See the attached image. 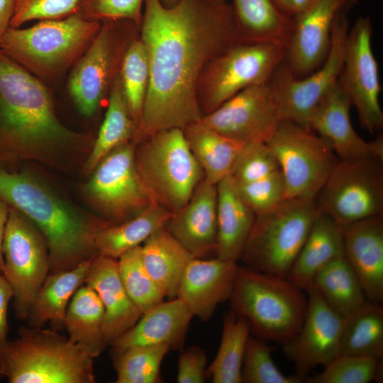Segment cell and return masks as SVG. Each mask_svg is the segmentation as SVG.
Returning <instances> with one entry per match:
<instances>
[{
    "label": "cell",
    "instance_id": "cell-53",
    "mask_svg": "<svg viewBox=\"0 0 383 383\" xmlns=\"http://www.w3.org/2000/svg\"><path fill=\"white\" fill-rule=\"evenodd\" d=\"M1 377H3V376L1 375V372H0V378Z\"/></svg>",
    "mask_w": 383,
    "mask_h": 383
},
{
    "label": "cell",
    "instance_id": "cell-45",
    "mask_svg": "<svg viewBox=\"0 0 383 383\" xmlns=\"http://www.w3.org/2000/svg\"><path fill=\"white\" fill-rule=\"evenodd\" d=\"M82 0H15L11 28L33 20L60 19L77 11Z\"/></svg>",
    "mask_w": 383,
    "mask_h": 383
},
{
    "label": "cell",
    "instance_id": "cell-14",
    "mask_svg": "<svg viewBox=\"0 0 383 383\" xmlns=\"http://www.w3.org/2000/svg\"><path fill=\"white\" fill-rule=\"evenodd\" d=\"M348 30V20L343 11L334 21L330 50L325 61L309 75L296 77L285 61L274 70L270 83L282 120L310 130L312 112L338 80Z\"/></svg>",
    "mask_w": 383,
    "mask_h": 383
},
{
    "label": "cell",
    "instance_id": "cell-34",
    "mask_svg": "<svg viewBox=\"0 0 383 383\" xmlns=\"http://www.w3.org/2000/svg\"><path fill=\"white\" fill-rule=\"evenodd\" d=\"M171 214L151 201L134 217L102 227L95 237L96 249L100 255L118 259L129 250L141 245L152 234L164 227Z\"/></svg>",
    "mask_w": 383,
    "mask_h": 383
},
{
    "label": "cell",
    "instance_id": "cell-47",
    "mask_svg": "<svg viewBox=\"0 0 383 383\" xmlns=\"http://www.w3.org/2000/svg\"><path fill=\"white\" fill-rule=\"evenodd\" d=\"M11 299L12 289L4 275L0 273V350L8 341V309Z\"/></svg>",
    "mask_w": 383,
    "mask_h": 383
},
{
    "label": "cell",
    "instance_id": "cell-23",
    "mask_svg": "<svg viewBox=\"0 0 383 383\" xmlns=\"http://www.w3.org/2000/svg\"><path fill=\"white\" fill-rule=\"evenodd\" d=\"M167 231L194 257L202 258L216 250L217 242V188L204 178L187 203L172 213Z\"/></svg>",
    "mask_w": 383,
    "mask_h": 383
},
{
    "label": "cell",
    "instance_id": "cell-1",
    "mask_svg": "<svg viewBox=\"0 0 383 383\" xmlns=\"http://www.w3.org/2000/svg\"><path fill=\"white\" fill-rule=\"evenodd\" d=\"M140 38L148 55L150 80L134 143L201 121L199 76L213 59L239 43L231 4L211 0H179L171 7L144 0Z\"/></svg>",
    "mask_w": 383,
    "mask_h": 383
},
{
    "label": "cell",
    "instance_id": "cell-4",
    "mask_svg": "<svg viewBox=\"0 0 383 383\" xmlns=\"http://www.w3.org/2000/svg\"><path fill=\"white\" fill-rule=\"evenodd\" d=\"M0 350V372L9 383H94V359L68 336L21 326Z\"/></svg>",
    "mask_w": 383,
    "mask_h": 383
},
{
    "label": "cell",
    "instance_id": "cell-2",
    "mask_svg": "<svg viewBox=\"0 0 383 383\" xmlns=\"http://www.w3.org/2000/svg\"><path fill=\"white\" fill-rule=\"evenodd\" d=\"M77 138L58 119L40 79L0 48V169L48 158Z\"/></svg>",
    "mask_w": 383,
    "mask_h": 383
},
{
    "label": "cell",
    "instance_id": "cell-52",
    "mask_svg": "<svg viewBox=\"0 0 383 383\" xmlns=\"http://www.w3.org/2000/svg\"><path fill=\"white\" fill-rule=\"evenodd\" d=\"M179 0H160L161 3L165 7H171L176 4ZM214 2L223 3L226 1V0H211Z\"/></svg>",
    "mask_w": 383,
    "mask_h": 383
},
{
    "label": "cell",
    "instance_id": "cell-12",
    "mask_svg": "<svg viewBox=\"0 0 383 383\" xmlns=\"http://www.w3.org/2000/svg\"><path fill=\"white\" fill-rule=\"evenodd\" d=\"M266 144L281 168L286 199H315L338 161L326 140L286 120Z\"/></svg>",
    "mask_w": 383,
    "mask_h": 383
},
{
    "label": "cell",
    "instance_id": "cell-49",
    "mask_svg": "<svg viewBox=\"0 0 383 383\" xmlns=\"http://www.w3.org/2000/svg\"><path fill=\"white\" fill-rule=\"evenodd\" d=\"M10 206L0 197V273L4 270V260L1 251L2 242L9 215Z\"/></svg>",
    "mask_w": 383,
    "mask_h": 383
},
{
    "label": "cell",
    "instance_id": "cell-48",
    "mask_svg": "<svg viewBox=\"0 0 383 383\" xmlns=\"http://www.w3.org/2000/svg\"><path fill=\"white\" fill-rule=\"evenodd\" d=\"M15 0H0V43L11 28Z\"/></svg>",
    "mask_w": 383,
    "mask_h": 383
},
{
    "label": "cell",
    "instance_id": "cell-38",
    "mask_svg": "<svg viewBox=\"0 0 383 383\" xmlns=\"http://www.w3.org/2000/svg\"><path fill=\"white\" fill-rule=\"evenodd\" d=\"M250 333L244 318L233 311L224 316L220 345L206 371L213 383H243V360Z\"/></svg>",
    "mask_w": 383,
    "mask_h": 383
},
{
    "label": "cell",
    "instance_id": "cell-24",
    "mask_svg": "<svg viewBox=\"0 0 383 383\" xmlns=\"http://www.w3.org/2000/svg\"><path fill=\"white\" fill-rule=\"evenodd\" d=\"M344 255L368 300L383 301V216L341 226Z\"/></svg>",
    "mask_w": 383,
    "mask_h": 383
},
{
    "label": "cell",
    "instance_id": "cell-3",
    "mask_svg": "<svg viewBox=\"0 0 383 383\" xmlns=\"http://www.w3.org/2000/svg\"><path fill=\"white\" fill-rule=\"evenodd\" d=\"M0 197L28 218L45 237L50 273L70 270L99 254L96 235L109 223L79 213L27 172L0 169Z\"/></svg>",
    "mask_w": 383,
    "mask_h": 383
},
{
    "label": "cell",
    "instance_id": "cell-11",
    "mask_svg": "<svg viewBox=\"0 0 383 383\" xmlns=\"http://www.w3.org/2000/svg\"><path fill=\"white\" fill-rule=\"evenodd\" d=\"M383 159L338 160L315 201L340 226L383 216Z\"/></svg>",
    "mask_w": 383,
    "mask_h": 383
},
{
    "label": "cell",
    "instance_id": "cell-50",
    "mask_svg": "<svg viewBox=\"0 0 383 383\" xmlns=\"http://www.w3.org/2000/svg\"><path fill=\"white\" fill-rule=\"evenodd\" d=\"M316 0H290L293 18L311 7Z\"/></svg>",
    "mask_w": 383,
    "mask_h": 383
},
{
    "label": "cell",
    "instance_id": "cell-29",
    "mask_svg": "<svg viewBox=\"0 0 383 383\" xmlns=\"http://www.w3.org/2000/svg\"><path fill=\"white\" fill-rule=\"evenodd\" d=\"M231 6L239 43H267L287 49L294 18L279 11L272 0H233Z\"/></svg>",
    "mask_w": 383,
    "mask_h": 383
},
{
    "label": "cell",
    "instance_id": "cell-31",
    "mask_svg": "<svg viewBox=\"0 0 383 383\" xmlns=\"http://www.w3.org/2000/svg\"><path fill=\"white\" fill-rule=\"evenodd\" d=\"M183 131L208 182L217 184L231 174L245 143L229 138L201 121L186 127Z\"/></svg>",
    "mask_w": 383,
    "mask_h": 383
},
{
    "label": "cell",
    "instance_id": "cell-8",
    "mask_svg": "<svg viewBox=\"0 0 383 383\" xmlns=\"http://www.w3.org/2000/svg\"><path fill=\"white\" fill-rule=\"evenodd\" d=\"M321 212L315 199L292 198L256 215L240 260L249 269L286 277Z\"/></svg>",
    "mask_w": 383,
    "mask_h": 383
},
{
    "label": "cell",
    "instance_id": "cell-46",
    "mask_svg": "<svg viewBox=\"0 0 383 383\" xmlns=\"http://www.w3.org/2000/svg\"><path fill=\"white\" fill-rule=\"evenodd\" d=\"M207 357L204 350L196 345L182 352L178 360L177 382L202 383L206 377Z\"/></svg>",
    "mask_w": 383,
    "mask_h": 383
},
{
    "label": "cell",
    "instance_id": "cell-19",
    "mask_svg": "<svg viewBox=\"0 0 383 383\" xmlns=\"http://www.w3.org/2000/svg\"><path fill=\"white\" fill-rule=\"evenodd\" d=\"M356 3L357 0H316L294 17L285 62L296 77L309 75L323 63L330 50L336 16Z\"/></svg>",
    "mask_w": 383,
    "mask_h": 383
},
{
    "label": "cell",
    "instance_id": "cell-39",
    "mask_svg": "<svg viewBox=\"0 0 383 383\" xmlns=\"http://www.w3.org/2000/svg\"><path fill=\"white\" fill-rule=\"evenodd\" d=\"M119 75L130 114L138 126L150 80L148 55L140 36L127 48Z\"/></svg>",
    "mask_w": 383,
    "mask_h": 383
},
{
    "label": "cell",
    "instance_id": "cell-36",
    "mask_svg": "<svg viewBox=\"0 0 383 383\" xmlns=\"http://www.w3.org/2000/svg\"><path fill=\"white\" fill-rule=\"evenodd\" d=\"M340 355L383 359V307L367 300L343 318Z\"/></svg>",
    "mask_w": 383,
    "mask_h": 383
},
{
    "label": "cell",
    "instance_id": "cell-26",
    "mask_svg": "<svg viewBox=\"0 0 383 383\" xmlns=\"http://www.w3.org/2000/svg\"><path fill=\"white\" fill-rule=\"evenodd\" d=\"M193 317L179 299L163 301L143 313L133 326L110 345L113 356L135 345L166 344L170 350H179Z\"/></svg>",
    "mask_w": 383,
    "mask_h": 383
},
{
    "label": "cell",
    "instance_id": "cell-32",
    "mask_svg": "<svg viewBox=\"0 0 383 383\" xmlns=\"http://www.w3.org/2000/svg\"><path fill=\"white\" fill-rule=\"evenodd\" d=\"M104 308L96 292L84 284L71 298L63 325L70 340L93 358L108 346L103 334Z\"/></svg>",
    "mask_w": 383,
    "mask_h": 383
},
{
    "label": "cell",
    "instance_id": "cell-30",
    "mask_svg": "<svg viewBox=\"0 0 383 383\" xmlns=\"http://www.w3.org/2000/svg\"><path fill=\"white\" fill-rule=\"evenodd\" d=\"M91 260L70 270L48 275L26 319L30 326L43 327L49 322L55 330L64 328L68 304L78 288L85 283Z\"/></svg>",
    "mask_w": 383,
    "mask_h": 383
},
{
    "label": "cell",
    "instance_id": "cell-10",
    "mask_svg": "<svg viewBox=\"0 0 383 383\" xmlns=\"http://www.w3.org/2000/svg\"><path fill=\"white\" fill-rule=\"evenodd\" d=\"M140 36V27L128 20L101 22L96 37L75 62L68 79V91L79 111L96 113L111 91L123 57Z\"/></svg>",
    "mask_w": 383,
    "mask_h": 383
},
{
    "label": "cell",
    "instance_id": "cell-41",
    "mask_svg": "<svg viewBox=\"0 0 383 383\" xmlns=\"http://www.w3.org/2000/svg\"><path fill=\"white\" fill-rule=\"evenodd\" d=\"M170 350L166 344L135 345L114 356L116 383H159L162 361Z\"/></svg>",
    "mask_w": 383,
    "mask_h": 383
},
{
    "label": "cell",
    "instance_id": "cell-40",
    "mask_svg": "<svg viewBox=\"0 0 383 383\" xmlns=\"http://www.w3.org/2000/svg\"><path fill=\"white\" fill-rule=\"evenodd\" d=\"M117 260L124 289L142 313L164 301L165 294L144 265L141 245L126 252Z\"/></svg>",
    "mask_w": 383,
    "mask_h": 383
},
{
    "label": "cell",
    "instance_id": "cell-51",
    "mask_svg": "<svg viewBox=\"0 0 383 383\" xmlns=\"http://www.w3.org/2000/svg\"><path fill=\"white\" fill-rule=\"evenodd\" d=\"M277 9L284 14L293 18L290 0H272Z\"/></svg>",
    "mask_w": 383,
    "mask_h": 383
},
{
    "label": "cell",
    "instance_id": "cell-21",
    "mask_svg": "<svg viewBox=\"0 0 383 383\" xmlns=\"http://www.w3.org/2000/svg\"><path fill=\"white\" fill-rule=\"evenodd\" d=\"M352 102L338 82L312 112L309 128L326 140L338 160L368 157L383 159V138L367 142L355 131L350 118Z\"/></svg>",
    "mask_w": 383,
    "mask_h": 383
},
{
    "label": "cell",
    "instance_id": "cell-35",
    "mask_svg": "<svg viewBox=\"0 0 383 383\" xmlns=\"http://www.w3.org/2000/svg\"><path fill=\"white\" fill-rule=\"evenodd\" d=\"M311 286L326 304L343 318L357 311L367 300L345 255L323 267L315 276Z\"/></svg>",
    "mask_w": 383,
    "mask_h": 383
},
{
    "label": "cell",
    "instance_id": "cell-7",
    "mask_svg": "<svg viewBox=\"0 0 383 383\" xmlns=\"http://www.w3.org/2000/svg\"><path fill=\"white\" fill-rule=\"evenodd\" d=\"M134 159L150 200L171 213L187 203L204 178L181 128L161 130L135 143Z\"/></svg>",
    "mask_w": 383,
    "mask_h": 383
},
{
    "label": "cell",
    "instance_id": "cell-20",
    "mask_svg": "<svg viewBox=\"0 0 383 383\" xmlns=\"http://www.w3.org/2000/svg\"><path fill=\"white\" fill-rule=\"evenodd\" d=\"M245 203L259 215L286 199L279 165L266 143L245 144L231 174Z\"/></svg>",
    "mask_w": 383,
    "mask_h": 383
},
{
    "label": "cell",
    "instance_id": "cell-17",
    "mask_svg": "<svg viewBox=\"0 0 383 383\" xmlns=\"http://www.w3.org/2000/svg\"><path fill=\"white\" fill-rule=\"evenodd\" d=\"M268 82L242 90L201 122L218 133L245 144L266 143L282 121Z\"/></svg>",
    "mask_w": 383,
    "mask_h": 383
},
{
    "label": "cell",
    "instance_id": "cell-25",
    "mask_svg": "<svg viewBox=\"0 0 383 383\" xmlns=\"http://www.w3.org/2000/svg\"><path fill=\"white\" fill-rule=\"evenodd\" d=\"M85 284L92 288L104 308L103 334L108 345L129 330L142 316L122 284L117 259L100 254L90 263Z\"/></svg>",
    "mask_w": 383,
    "mask_h": 383
},
{
    "label": "cell",
    "instance_id": "cell-5",
    "mask_svg": "<svg viewBox=\"0 0 383 383\" xmlns=\"http://www.w3.org/2000/svg\"><path fill=\"white\" fill-rule=\"evenodd\" d=\"M229 301L255 337L281 345L297 335L308 305L306 291L287 277L245 266H238Z\"/></svg>",
    "mask_w": 383,
    "mask_h": 383
},
{
    "label": "cell",
    "instance_id": "cell-16",
    "mask_svg": "<svg viewBox=\"0 0 383 383\" xmlns=\"http://www.w3.org/2000/svg\"><path fill=\"white\" fill-rule=\"evenodd\" d=\"M372 24L360 16L348 30L338 83L349 96L362 128L371 134L383 127L378 64L372 48Z\"/></svg>",
    "mask_w": 383,
    "mask_h": 383
},
{
    "label": "cell",
    "instance_id": "cell-13",
    "mask_svg": "<svg viewBox=\"0 0 383 383\" xmlns=\"http://www.w3.org/2000/svg\"><path fill=\"white\" fill-rule=\"evenodd\" d=\"M1 251L4 260L2 274L13 291L15 318L26 320L37 294L50 274L48 243L28 218L10 207Z\"/></svg>",
    "mask_w": 383,
    "mask_h": 383
},
{
    "label": "cell",
    "instance_id": "cell-27",
    "mask_svg": "<svg viewBox=\"0 0 383 383\" xmlns=\"http://www.w3.org/2000/svg\"><path fill=\"white\" fill-rule=\"evenodd\" d=\"M216 257L237 262L252 230L256 215L240 197L232 177L217 184Z\"/></svg>",
    "mask_w": 383,
    "mask_h": 383
},
{
    "label": "cell",
    "instance_id": "cell-43",
    "mask_svg": "<svg viewBox=\"0 0 383 383\" xmlns=\"http://www.w3.org/2000/svg\"><path fill=\"white\" fill-rule=\"evenodd\" d=\"M274 349L265 340L250 335L243 360V383L304 382L296 374L287 375L279 370L272 357Z\"/></svg>",
    "mask_w": 383,
    "mask_h": 383
},
{
    "label": "cell",
    "instance_id": "cell-15",
    "mask_svg": "<svg viewBox=\"0 0 383 383\" xmlns=\"http://www.w3.org/2000/svg\"><path fill=\"white\" fill-rule=\"evenodd\" d=\"M134 148L131 140L109 152L84 186L87 195L111 224L134 217L151 201L136 170Z\"/></svg>",
    "mask_w": 383,
    "mask_h": 383
},
{
    "label": "cell",
    "instance_id": "cell-22",
    "mask_svg": "<svg viewBox=\"0 0 383 383\" xmlns=\"http://www.w3.org/2000/svg\"><path fill=\"white\" fill-rule=\"evenodd\" d=\"M238 266L235 261L218 257L193 258L181 277L177 298L194 316L209 320L218 304L229 300Z\"/></svg>",
    "mask_w": 383,
    "mask_h": 383
},
{
    "label": "cell",
    "instance_id": "cell-33",
    "mask_svg": "<svg viewBox=\"0 0 383 383\" xmlns=\"http://www.w3.org/2000/svg\"><path fill=\"white\" fill-rule=\"evenodd\" d=\"M142 247L144 265L166 297H177L184 269L194 258L165 228L152 234Z\"/></svg>",
    "mask_w": 383,
    "mask_h": 383
},
{
    "label": "cell",
    "instance_id": "cell-9",
    "mask_svg": "<svg viewBox=\"0 0 383 383\" xmlns=\"http://www.w3.org/2000/svg\"><path fill=\"white\" fill-rule=\"evenodd\" d=\"M287 50L267 43H236L208 63L196 87L202 116L245 88L268 82L285 61Z\"/></svg>",
    "mask_w": 383,
    "mask_h": 383
},
{
    "label": "cell",
    "instance_id": "cell-6",
    "mask_svg": "<svg viewBox=\"0 0 383 383\" xmlns=\"http://www.w3.org/2000/svg\"><path fill=\"white\" fill-rule=\"evenodd\" d=\"M101 26V21L88 20L77 11L28 28H10L0 48L37 77H53L75 64Z\"/></svg>",
    "mask_w": 383,
    "mask_h": 383
},
{
    "label": "cell",
    "instance_id": "cell-42",
    "mask_svg": "<svg viewBox=\"0 0 383 383\" xmlns=\"http://www.w3.org/2000/svg\"><path fill=\"white\" fill-rule=\"evenodd\" d=\"M382 360L356 355H339L324 370L315 375H309L307 383H369L382 382Z\"/></svg>",
    "mask_w": 383,
    "mask_h": 383
},
{
    "label": "cell",
    "instance_id": "cell-28",
    "mask_svg": "<svg viewBox=\"0 0 383 383\" xmlns=\"http://www.w3.org/2000/svg\"><path fill=\"white\" fill-rule=\"evenodd\" d=\"M343 255L342 228L321 211L286 277L306 291L323 267Z\"/></svg>",
    "mask_w": 383,
    "mask_h": 383
},
{
    "label": "cell",
    "instance_id": "cell-44",
    "mask_svg": "<svg viewBox=\"0 0 383 383\" xmlns=\"http://www.w3.org/2000/svg\"><path fill=\"white\" fill-rule=\"evenodd\" d=\"M144 0H82L77 12L98 21L128 20L140 26Z\"/></svg>",
    "mask_w": 383,
    "mask_h": 383
},
{
    "label": "cell",
    "instance_id": "cell-18",
    "mask_svg": "<svg viewBox=\"0 0 383 383\" xmlns=\"http://www.w3.org/2000/svg\"><path fill=\"white\" fill-rule=\"evenodd\" d=\"M306 293L308 305L301 327L292 340L282 345L304 382L314 368L326 365L340 355L343 323V318L326 304L313 287Z\"/></svg>",
    "mask_w": 383,
    "mask_h": 383
},
{
    "label": "cell",
    "instance_id": "cell-37",
    "mask_svg": "<svg viewBox=\"0 0 383 383\" xmlns=\"http://www.w3.org/2000/svg\"><path fill=\"white\" fill-rule=\"evenodd\" d=\"M137 128L130 114L118 72L109 92L104 119L84 165L85 173L91 174L99 162L115 148L133 140Z\"/></svg>",
    "mask_w": 383,
    "mask_h": 383
}]
</instances>
